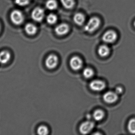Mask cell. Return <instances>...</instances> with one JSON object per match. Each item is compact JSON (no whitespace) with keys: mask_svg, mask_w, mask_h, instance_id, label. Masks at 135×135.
Returning <instances> with one entry per match:
<instances>
[{"mask_svg":"<svg viewBox=\"0 0 135 135\" xmlns=\"http://www.w3.org/2000/svg\"><path fill=\"white\" fill-rule=\"evenodd\" d=\"M98 52L101 57H106L110 53V49L107 45L105 44L102 45L98 48Z\"/></svg>","mask_w":135,"mask_h":135,"instance_id":"obj_14","label":"cell"},{"mask_svg":"<svg viewBox=\"0 0 135 135\" xmlns=\"http://www.w3.org/2000/svg\"><path fill=\"white\" fill-rule=\"evenodd\" d=\"M117 38V34L115 31L109 30L104 33L102 36V40L106 43H113L116 41Z\"/></svg>","mask_w":135,"mask_h":135,"instance_id":"obj_6","label":"cell"},{"mask_svg":"<svg viewBox=\"0 0 135 135\" xmlns=\"http://www.w3.org/2000/svg\"><path fill=\"white\" fill-rule=\"evenodd\" d=\"M123 90L121 87H118L116 89L115 92L117 94H120L122 93L123 92Z\"/></svg>","mask_w":135,"mask_h":135,"instance_id":"obj_23","label":"cell"},{"mask_svg":"<svg viewBox=\"0 0 135 135\" xmlns=\"http://www.w3.org/2000/svg\"><path fill=\"white\" fill-rule=\"evenodd\" d=\"M83 75L84 77L86 78H92L94 75V72L93 69L89 67H86L83 70Z\"/></svg>","mask_w":135,"mask_h":135,"instance_id":"obj_19","label":"cell"},{"mask_svg":"<svg viewBox=\"0 0 135 135\" xmlns=\"http://www.w3.org/2000/svg\"><path fill=\"white\" fill-rule=\"evenodd\" d=\"M46 7L48 10H55L58 7L57 2L55 0H48L46 2Z\"/></svg>","mask_w":135,"mask_h":135,"instance_id":"obj_16","label":"cell"},{"mask_svg":"<svg viewBox=\"0 0 135 135\" xmlns=\"http://www.w3.org/2000/svg\"><path fill=\"white\" fill-rule=\"evenodd\" d=\"M31 16L32 20L35 21L41 22L45 16V12L43 9L40 7H36L32 10Z\"/></svg>","mask_w":135,"mask_h":135,"instance_id":"obj_4","label":"cell"},{"mask_svg":"<svg viewBox=\"0 0 135 135\" xmlns=\"http://www.w3.org/2000/svg\"><path fill=\"white\" fill-rule=\"evenodd\" d=\"M1 24H0V31H1Z\"/></svg>","mask_w":135,"mask_h":135,"instance_id":"obj_24","label":"cell"},{"mask_svg":"<svg viewBox=\"0 0 135 135\" xmlns=\"http://www.w3.org/2000/svg\"><path fill=\"white\" fill-rule=\"evenodd\" d=\"M105 83L103 81L100 80H94L90 83L89 86L92 90L97 92H100L105 89Z\"/></svg>","mask_w":135,"mask_h":135,"instance_id":"obj_8","label":"cell"},{"mask_svg":"<svg viewBox=\"0 0 135 135\" xmlns=\"http://www.w3.org/2000/svg\"><path fill=\"white\" fill-rule=\"evenodd\" d=\"M31 0H15V3L20 6H25L30 3Z\"/></svg>","mask_w":135,"mask_h":135,"instance_id":"obj_22","label":"cell"},{"mask_svg":"<svg viewBox=\"0 0 135 135\" xmlns=\"http://www.w3.org/2000/svg\"><path fill=\"white\" fill-rule=\"evenodd\" d=\"M11 54L8 51L3 50L0 52V63L5 64L10 60Z\"/></svg>","mask_w":135,"mask_h":135,"instance_id":"obj_11","label":"cell"},{"mask_svg":"<svg viewBox=\"0 0 135 135\" xmlns=\"http://www.w3.org/2000/svg\"><path fill=\"white\" fill-rule=\"evenodd\" d=\"M100 20L98 17H93L90 18L84 27V30L89 33H92L99 28Z\"/></svg>","mask_w":135,"mask_h":135,"instance_id":"obj_1","label":"cell"},{"mask_svg":"<svg viewBox=\"0 0 135 135\" xmlns=\"http://www.w3.org/2000/svg\"><path fill=\"white\" fill-rule=\"evenodd\" d=\"M69 31V27L68 25L62 23L56 26L55 29V32L59 36H63L67 34Z\"/></svg>","mask_w":135,"mask_h":135,"instance_id":"obj_10","label":"cell"},{"mask_svg":"<svg viewBox=\"0 0 135 135\" xmlns=\"http://www.w3.org/2000/svg\"><path fill=\"white\" fill-rule=\"evenodd\" d=\"M25 30L28 35H33L37 32V27L34 24L28 23L25 26Z\"/></svg>","mask_w":135,"mask_h":135,"instance_id":"obj_12","label":"cell"},{"mask_svg":"<svg viewBox=\"0 0 135 135\" xmlns=\"http://www.w3.org/2000/svg\"><path fill=\"white\" fill-rule=\"evenodd\" d=\"M60 1L64 8L68 9L73 8L75 4L74 0H60Z\"/></svg>","mask_w":135,"mask_h":135,"instance_id":"obj_17","label":"cell"},{"mask_svg":"<svg viewBox=\"0 0 135 135\" xmlns=\"http://www.w3.org/2000/svg\"><path fill=\"white\" fill-rule=\"evenodd\" d=\"M11 21L16 25L21 24L24 20L23 14L21 11L17 10H13L10 16Z\"/></svg>","mask_w":135,"mask_h":135,"instance_id":"obj_2","label":"cell"},{"mask_svg":"<svg viewBox=\"0 0 135 135\" xmlns=\"http://www.w3.org/2000/svg\"><path fill=\"white\" fill-rule=\"evenodd\" d=\"M57 17L54 13L48 14L46 17V21L50 25H54L57 21Z\"/></svg>","mask_w":135,"mask_h":135,"instance_id":"obj_18","label":"cell"},{"mask_svg":"<svg viewBox=\"0 0 135 135\" xmlns=\"http://www.w3.org/2000/svg\"><path fill=\"white\" fill-rule=\"evenodd\" d=\"M59 63V59L57 55L51 54L47 56L45 61L46 67L49 69H54L57 67Z\"/></svg>","mask_w":135,"mask_h":135,"instance_id":"obj_5","label":"cell"},{"mask_svg":"<svg viewBox=\"0 0 135 135\" xmlns=\"http://www.w3.org/2000/svg\"><path fill=\"white\" fill-rule=\"evenodd\" d=\"M37 132L39 135H46L49 134V129L46 126L41 125L38 128Z\"/></svg>","mask_w":135,"mask_h":135,"instance_id":"obj_20","label":"cell"},{"mask_svg":"<svg viewBox=\"0 0 135 135\" xmlns=\"http://www.w3.org/2000/svg\"><path fill=\"white\" fill-rule=\"evenodd\" d=\"M134 27H135V21H134Z\"/></svg>","mask_w":135,"mask_h":135,"instance_id":"obj_25","label":"cell"},{"mask_svg":"<svg viewBox=\"0 0 135 135\" xmlns=\"http://www.w3.org/2000/svg\"><path fill=\"white\" fill-rule=\"evenodd\" d=\"M105 114L101 109H97L94 111L93 114V117L96 121H99L104 118Z\"/></svg>","mask_w":135,"mask_h":135,"instance_id":"obj_15","label":"cell"},{"mask_svg":"<svg viewBox=\"0 0 135 135\" xmlns=\"http://www.w3.org/2000/svg\"><path fill=\"white\" fill-rule=\"evenodd\" d=\"M128 128L130 133L135 134V119H132L129 120Z\"/></svg>","mask_w":135,"mask_h":135,"instance_id":"obj_21","label":"cell"},{"mask_svg":"<svg viewBox=\"0 0 135 135\" xmlns=\"http://www.w3.org/2000/svg\"><path fill=\"white\" fill-rule=\"evenodd\" d=\"M85 16L81 13H77L75 14L73 17V20L74 22L77 25H82L85 21Z\"/></svg>","mask_w":135,"mask_h":135,"instance_id":"obj_13","label":"cell"},{"mask_svg":"<svg viewBox=\"0 0 135 135\" xmlns=\"http://www.w3.org/2000/svg\"><path fill=\"white\" fill-rule=\"evenodd\" d=\"M94 126L95 124L93 121L90 120L85 121L79 127V131L82 134H87L93 129Z\"/></svg>","mask_w":135,"mask_h":135,"instance_id":"obj_3","label":"cell"},{"mask_svg":"<svg viewBox=\"0 0 135 135\" xmlns=\"http://www.w3.org/2000/svg\"><path fill=\"white\" fill-rule=\"evenodd\" d=\"M118 97V94L115 92L109 91L104 94L103 98L104 100L106 103L113 104L116 101Z\"/></svg>","mask_w":135,"mask_h":135,"instance_id":"obj_9","label":"cell"},{"mask_svg":"<svg viewBox=\"0 0 135 135\" xmlns=\"http://www.w3.org/2000/svg\"><path fill=\"white\" fill-rule=\"evenodd\" d=\"M70 65L71 68L74 70H79L83 67V62L79 56H73L70 59Z\"/></svg>","mask_w":135,"mask_h":135,"instance_id":"obj_7","label":"cell"}]
</instances>
